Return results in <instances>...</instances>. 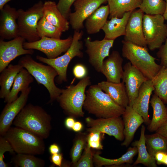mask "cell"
Masks as SVG:
<instances>
[{
    "mask_svg": "<svg viewBox=\"0 0 167 167\" xmlns=\"http://www.w3.org/2000/svg\"><path fill=\"white\" fill-rule=\"evenodd\" d=\"M51 120L50 115L42 107L30 103L22 109L12 124L46 139L52 129Z\"/></svg>",
    "mask_w": 167,
    "mask_h": 167,
    "instance_id": "1",
    "label": "cell"
},
{
    "mask_svg": "<svg viewBox=\"0 0 167 167\" xmlns=\"http://www.w3.org/2000/svg\"><path fill=\"white\" fill-rule=\"evenodd\" d=\"M86 94L83 108L99 118L120 116L125 111V108L115 103L97 84L90 86Z\"/></svg>",
    "mask_w": 167,
    "mask_h": 167,
    "instance_id": "2",
    "label": "cell"
},
{
    "mask_svg": "<svg viewBox=\"0 0 167 167\" xmlns=\"http://www.w3.org/2000/svg\"><path fill=\"white\" fill-rule=\"evenodd\" d=\"M18 63L28 71L38 84H42L47 89L50 96L49 103L57 100L62 89L58 87L55 84L54 79L58 73L54 67L36 61L29 54L22 57Z\"/></svg>",
    "mask_w": 167,
    "mask_h": 167,
    "instance_id": "3",
    "label": "cell"
},
{
    "mask_svg": "<svg viewBox=\"0 0 167 167\" xmlns=\"http://www.w3.org/2000/svg\"><path fill=\"white\" fill-rule=\"evenodd\" d=\"M3 136L10 143L16 153L36 155L45 152L44 139L27 130L11 127Z\"/></svg>",
    "mask_w": 167,
    "mask_h": 167,
    "instance_id": "4",
    "label": "cell"
},
{
    "mask_svg": "<svg viewBox=\"0 0 167 167\" xmlns=\"http://www.w3.org/2000/svg\"><path fill=\"white\" fill-rule=\"evenodd\" d=\"M91 84L90 77L87 76L75 85L71 84L62 89L57 100L61 108L70 116L83 117V110L86 99V89Z\"/></svg>",
    "mask_w": 167,
    "mask_h": 167,
    "instance_id": "5",
    "label": "cell"
},
{
    "mask_svg": "<svg viewBox=\"0 0 167 167\" xmlns=\"http://www.w3.org/2000/svg\"><path fill=\"white\" fill-rule=\"evenodd\" d=\"M122 54L148 79H152L161 66L156 63V59L151 55L147 47L138 46L122 40Z\"/></svg>",
    "mask_w": 167,
    "mask_h": 167,
    "instance_id": "6",
    "label": "cell"
},
{
    "mask_svg": "<svg viewBox=\"0 0 167 167\" xmlns=\"http://www.w3.org/2000/svg\"><path fill=\"white\" fill-rule=\"evenodd\" d=\"M84 34L82 31L75 30L71 44L63 55L54 59H50L37 55L36 58L38 61L50 65L57 71L58 75L56 79L58 84H61L67 81V71L68 65L71 60L75 57L82 58L84 54L82 50L83 43L81 41Z\"/></svg>",
    "mask_w": 167,
    "mask_h": 167,
    "instance_id": "7",
    "label": "cell"
},
{
    "mask_svg": "<svg viewBox=\"0 0 167 167\" xmlns=\"http://www.w3.org/2000/svg\"><path fill=\"white\" fill-rule=\"evenodd\" d=\"M43 5L44 3L40 1L26 11L22 9L17 10L19 36L27 42H34L40 39L37 33V26L43 16Z\"/></svg>",
    "mask_w": 167,
    "mask_h": 167,
    "instance_id": "8",
    "label": "cell"
},
{
    "mask_svg": "<svg viewBox=\"0 0 167 167\" xmlns=\"http://www.w3.org/2000/svg\"><path fill=\"white\" fill-rule=\"evenodd\" d=\"M165 20L162 15H144V35L147 45L151 51L159 49L167 38V24Z\"/></svg>",
    "mask_w": 167,
    "mask_h": 167,
    "instance_id": "9",
    "label": "cell"
},
{
    "mask_svg": "<svg viewBox=\"0 0 167 167\" xmlns=\"http://www.w3.org/2000/svg\"><path fill=\"white\" fill-rule=\"evenodd\" d=\"M73 36L62 39L43 37L37 41L25 42L23 47L26 49H36L44 53L48 59L56 58L66 52L70 47Z\"/></svg>",
    "mask_w": 167,
    "mask_h": 167,
    "instance_id": "10",
    "label": "cell"
},
{
    "mask_svg": "<svg viewBox=\"0 0 167 167\" xmlns=\"http://www.w3.org/2000/svg\"><path fill=\"white\" fill-rule=\"evenodd\" d=\"M85 122L88 127L87 131L89 132L99 131L113 136L120 141L124 139V122L120 116L96 119L88 117L85 118Z\"/></svg>",
    "mask_w": 167,
    "mask_h": 167,
    "instance_id": "11",
    "label": "cell"
},
{
    "mask_svg": "<svg viewBox=\"0 0 167 167\" xmlns=\"http://www.w3.org/2000/svg\"><path fill=\"white\" fill-rule=\"evenodd\" d=\"M114 42V40L104 39L92 41L89 37L84 39L89 62L97 72H101L103 61L109 56V51Z\"/></svg>",
    "mask_w": 167,
    "mask_h": 167,
    "instance_id": "12",
    "label": "cell"
},
{
    "mask_svg": "<svg viewBox=\"0 0 167 167\" xmlns=\"http://www.w3.org/2000/svg\"><path fill=\"white\" fill-rule=\"evenodd\" d=\"M25 41L20 36L8 41L0 39V72L18 57L33 54V49L24 48L23 44Z\"/></svg>",
    "mask_w": 167,
    "mask_h": 167,
    "instance_id": "13",
    "label": "cell"
},
{
    "mask_svg": "<svg viewBox=\"0 0 167 167\" xmlns=\"http://www.w3.org/2000/svg\"><path fill=\"white\" fill-rule=\"evenodd\" d=\"M107 0H77L74 3V11L69 16L70 24L74 30L84 27V22Z\"/></svg>",
    "mask_w": 167,
    "mask_h": 167,
    "instance_id": "14",
    "label": "cell"
},
{
    "mask_svg": "<svg viewBox=\"0 0 167 167\" xmlns=\"http://www.w3.org/2000/svg\"><path fill=\"white\" fill-rule=\"evenodd\" d=\"M31 90L30 86L22 91L15 100L6 103L0 116V136H3L11 127L16 116L25 106Z\"/></svg>",
    "mask_w": 167,
    "mask_h": 167,
    "instance_id": "15",
    "label": "cell"
},
{
    "mask_svg": "<svg viewBox=\"0 0 167 167\" xmlns=\"http://www.w3.org/2000/svg\"><path fill=\"white\" fill-rule=\"evenodd\" d=\"M123 69L124 72L122 82L125 84L128 95L129 105L132 106L137 96L140 87L148 79L132 65L130 62L125 64Z\"/></svg>",
    "mask_w": 167,
    "mask_h": 167,
    "instance_id": "16",
    "label": "cell"
},
{
    "mask_svg": "<svg viewBox=\"0 0 167 167\" xmlns=\"http://www.w3.org/2000/svg\"><path fill=\"white\" fill-rule=\"evenodd\" d=\"M144 15V13L139 8L131 12L126 25L124 40L147 47L143 28Z\"/></svg>",
    "mask_w": 167,
    "mask_h": 167,
    "instance_id": "17",
    "label": "cell"
},
{
    "mask_svg": "<svg viewBox=\"0 0 167 167\" xmlns=\"http://www.w3.org/2000/svg\"><path fill=\"white\" fill-rule=\"evenodd\" d=\"M18 17L17 10L8 4H6L0 10V39L10 40L19 36Z\"/></svg>",
    "mask_w": 167,
    "mask_h": 167,
    "instance_id": "18",
    "label": "cell"
},
{
    "mask_svg": "<svg viewBox=\"0 0 167 167\" xmlns=\"http://www.w3.org/2000/svg\"><path fill=\"white\" fill-rule=\"evenodd\" d=\"M123 60L119 53L113 50L102 63L101 73L106 77L107 81L120 83L124 72L122 64Z\"/></svg>",
    "mask_w": 167,
    "mask_h": 167,
    "instance_id": "19",
    "label": "cell"
},
{
    "mask_svg": "<svg viewBox=\"0 0 167 167\" xmlns=\"http://www.w3.org/2000/svg\"><path fill=\"white\" fill-rule=\"evenodd\" d=\"M154 88L151 79L145 81L140 87L138 95L132 106L133 108L143 117L144 122L148 125L151 122L148 113L150 96Z\"/></svg>",
    "mask_w": 167,
    "mask_h": 167,
    "instance_id": "20",
    "label": "cell"
},
{
    "mask_svg": "<svg viewBox=\"0 0 167 167\" xmlns=\"http://www.w3.org/2000/svg\"><path fill=\"white\" fill-rule=\"evenodd\" d=\"M122 116L124 125V139L121 145L127 147L132 141L137 129L144 122V120L142 117L129 105L125 108Z\"/></svg>",
    "mask_w": 167,
    "mask_h": 167,
    "instance_id": "21",
    "label": "cell"
},
{
    "mask_svg": "<svg viewBox=\"0 0 167 167\" xmlns=\"http://www.w3.org/2000/svg\"><path fill=\"white\" fill-rule=\"evenodd\" d=\"M117 104L126 108L129 105L128 95L124 83H114L102 81L97 84Z\"/></svg>",
    "mask_w": 167,
    "mask_h": 167,
    "instance_id": "22",
    "label": "cell"
},
{
    "mask_svg": "<svg viewBox=\"0 0 167 167\" xmlns=\"http://www.w3.org/2000/svg\"><path fill=\"white\" fill-rule=\"evenodd\" d=\"M131 12L125 13L121 18L114 17L107 20L102 29L105 34L104 39L114 40L118 37L124 36L127 23Z\"/></svg>",
    "mask_w": 167,
    "mask_h": 167,
    "instance_id": "23",
    "label": "cell"
},
{
    "mask_svg": "<svg viewBox=\"0 0 167 167\" xmlns=\"http://www.w3.org/2000/svg\"><path fill=\"white\" fill-rule=\"evenodd\" d=\"M43 16L49 22L62 32L69 30V22L59 11L54 2L48 0L44 3Z\"/></svg>",
    "mask_w": 167,
    "mask_h": 167,
    "instance_id": "24",
    "label": "cell"
},
{
    "mask_svg": "<svg viewBox=\"0 0 167 167\" xmlns=\"http://www.w3.org/2000/svg\"><path fill=\"white\" fill-rule=\"evenodd\" d=\"M153 111L152 117L147 129L150 132L156 131L167 121V106L156 94L152 96L150 101Z\"/></svg>",
    "mask_w": 167,
    "mask_h": 167,
    "instance_id": "25",
    "label": "cell"
},
{
    "mask_svg": "<svg viewBox=\"0 0 167 167\" xmlns=\"http://www.w3.org/2000/svg\"><path fill=\"white\" fill-rule=\"evenodd\" d=\"M109 15L108 5L99 7L85 20V26L89 34L98 32L103 27Z\"/></svg>",
    "mask_w": 167,
    "mask_h": 167,
    "instance_id": "26",
    "label": "cell"
},
{
    "mask_svg": "<svg viewBox=\"0 0 167 167\" xmlns=\"http://www.w3.org/2000/svg\"><path fill=\"white\" fill-rule=\"evenodd\" d=\"M33 81V77L26 69L22 68L16 75L9 94L4 98V102L10 103L15 100L18 97L19 92L28 88Z\"/></svg>",
    "mask_w": 167,
    "mask_h": 167,
    "instance_id": "27",
    "label": "cell"
},
{
    "mask_svg": "<svg viewBox=\"0 0 167 167\" xmlns=\"http://www.w3.org/2000/svg\"><path fill=\"white\" fill-rule=\"evenodd\" d=\"M145 126L142 125L139 139L135 141L132 144L133 147L137 148L138 153L137 158L133 165L141 164L147 167H157V166L154 157L149 153L145 143Z\"/></svg>",
    "mask_w": 167,
    "mask_h": 167,
    "instance_id": "28",
    "label": "cell"
},
{
    "mask_svg": "<svg viewBox=\"0 0 167 167\" xmlns=\"http://www.w3.org/2000/svg\"><path fill=\"white\" fill-rule=\"evenodd\" d=\"M23 68L19 64H9L0 75V98L4 99L9 94L17 74Z\"/></svg>",
    "mask_w": 167,
    "mask_h": 167,
    "instance_id": "29",
    "label": "cell"
},
{
    "mask_svg": "<svg viewBox=\"0 0 167 167\" xmlns=\"http://www.w3.org/2000/svg\"><path fill=\"white\" fill-rule=\"evenodd\" d=\"M142 0H107L109 8V18L122 17L126 12L139 8Z\"/></svg>",
    "mask_w": 167,
    "mask_h": 167,
    "instance_id": "30",
    "label": "cell"
},
{
    "mask_svg": "<svg viewBox=\"0 0 167 167\" xmlns=\"http://www.w3.org/2000/svg\"><path fill=\"white\" fill-rule=\"evenodd\" d=\"M138 153L137 148L135 147H130L127 152L121 157L115 159H109L100 156L96 153L93 155V161L99 167L102 166L118 165L124 163L131 164L134 157Z\"/></svg>",
    "mask_w": 167,
    "mask_h": 167,
    "instance_id": "31",
    "label": "cell"
},
{
    "mask_svg": "<svg viewBox=\"0 0 167 167\" xmlns=\"http://www.w3.org/2000/svg\"><path fill=\"white\" fill-rule=\"evenodd\" d=\"M154 88V93L167 104V67H162L151 79Z\"/></svg>",
    "mask_w": 167,
    "mask_h": 167,
    "instance_id": "32",
    "label": "cell"
},
{
    "mask_svg": "<svg viewBox=\"0 0 167 167\" xmlns=\"http://www.w3.org/2000/svg\"><path fill=\"white\" fill-rule=\"evenodd\" d=\"M145 143L149 153L154 157L159 152L167 153V138L156 133L151 135H145Z\"/></svg>",
    "mask_w": 167,
    "mask_h": 167,
    "instance_id": "33",
    "label": "cell"
},
{
    "mask_svg": "<svg viewBox=\"0 0 167 167\" xmlns=\"http://www.w3.org/2000/svg\"><path fill=\"white\" fill-rule=\"evenodd\" d=\"M34 155L23 153H16L11 159L15 167H43L45 165L44 160L38 158Z\"/></svg>",
    "mask_w": 167,
    "mask_h": 167,
    "instance_id": "34",
    "label": "cell"
},
{
    "mask_svg": "<svg viewBox=\"0 0 167 167\" xmlns=\"http://www.w3.org/2000/svg\"><path fill=\"white\" fill-rule=\"evenodd\" d=\"M37 31L40 38L46 37L60 39L62 33L59 28L49 22L44 16L38 21Z\"/></svg>",
    "mask_w": 167,
    "mask_h": 167,
    "instance_id": "35",
    "label": "cell"
},
{
    "mask_svg": "<svg viewBox=\"0 0 167 167\" xmlns=\"http://www.w3.org/2000/svg\"><path fill=\"white\" fill-rule=\"evenodd\" d=\"M165 7L164 0H142L139 8L145 14L163 15Z\"/></svg>",
    "mask_w": 167,
    "mask_h": 167,
    "instance_id": "36",
    "label": "cell"
},
{
    "mask_svg": "<svg viewBox=\"0 0 167 167\" xmlns=\"http://www.w3.org/2000/svg\"><path fill=\"white\" fill-rule=\"evenodd\" d=\"M87 135L84 133H80L74 142L71 152L72 165L78 161L81 156L82 151L86 145Z\"/></svg>",
    "mask_w": 167,
    "mask_h": 167,
    "instance_id": "37",
    "label": "cell"
},
{
    "mask_svg": "<svg viewBox=\"0 0 167 167\" xmlns=\"http://www.w3.org/2000/svg\"><path fill=\"white\" fill-rule=\"evenodd\" d=\"M93 155L91 148L86 144L83 153L78 161L72 166L76 167H93Z\"/></svg>",
    "mask_w": 167,
    "mask_h": 167,
    "instance_id": "38",
    "label": "cell"
},
{
    "mask_svg": "<svg viewBox=\"0 0 167 167\" xmlns=\"http://www.w3.org/2000/svg\"><path fill=\"white\" fill-rule=\"evenodd\" d=\"M102 134L103 133L97 131L89 132L87 135L86 144L91 148L103 149V145L101 143Z\"/></svg>",
    "mask_w": 167,
    "mask_h": 167,
    "instance_id": "39",
    "label": "cell"
},
{
    "mask_svg": "<svg viewBox=\"0 0 167 167\" xmlns=\"http://www.w3.org/2000/svg\"><path fill=\"white\" fill-rule=\"evenodd\" d=\"M8 152L12 154L15 153V151L9 141L3 136H0V167H7L8 165L4 161V155L6 152Z\"/></svg>",
    "mask_w": 167,
    "mask_h": 167,
    "instance_id": "40",
    "label": "cell"
},
{
    "mask_svg": "<svg viewBox=\"0 0 167 167\" xmlns=\"http://www.w3.org/2000/svg\"><path fill=\"white\" fill-rule=\"evenodd\" d=\"M77 0H59L57 4L58 9L67 19L71 12V7Z\"/></svg>",
    "mask_w": 167,
    "mask_h": 167,
    "instance_id": "41",
    "label": "cell"
},
{
    "mask_svg": "<svg viewBox=\"0 0 167 167\" xmlns=\"http://www.w3.org/2000/svg\"><path fill=\"white\" fill-rule=\"evenodd\" d=\"M159 50L156 53L158 58L161 59L160 65L162 67H167V38L166 39L164 44L159 49Z\"/></svg>",
    "mask_w": 167,
    "mask_h": 167,
    "instance_id": "42",
    "label": "cell"
},
{
    "mask_svg": "<svg viewBox=\"0 0 167 167\" xmlns=\"http://www.w3.org/2000/svg\"><path fill=\"white\" fill-rule=\"evenodd\" d=\"M73 73L75 78L81 79L87 76L88 70L84 65L78 63L74 67Z\"/></svg>",
    "mask_w": 167,
    "mask_h": 167,
    "instance_id": "43",
    "label": "cell"
},
{
    "mask_svg": "<svg viewBox=\"0 0 167 167\" xmlns=\"http://www.w3.org/2000/svg\"><path fill=\"white\" fill-rule=\"evenodd\" d=\"M154 158L157 164H164L167 166V153L159 152L156 153Z\"/></svg>",
    "mask_w": 167,
    "mask_h": 167,
    "instance_id": "44",
    "label": "cell"
},
{
    "mask_svg": "<svg viewBox=\"0 0 167 167\" xmlns=\"http://www.w3.org/2000/svg\"><path fill=\"white\" fill-rule=\"evenodd\" d=\"M50 162L55 165L62 167L63 162V155L60 153L52 154L50 157Z\"/></svg>",
    "mask_w": 167,
    "mask_h": 167,
    "instance_id": "45",
    "label": "cell"
},
{
    "mask_svg": "<svg viewBox=\"0 0 167 167\" xmlns=\"http://www.w3.org/2000/svg\"><path fill=\"white\" fill-rule=\"evenodd\" d=\"M156 132L167 138V121L162 124Z\"/></svg>",
    "mask_w": 167,
    "mask_h": 167,
    "instance_id": "46",
    "label": "cell"
},
{
    "mask_svg": "<svg viewBox=\"0 0 167 167\" xmlns=\"http://www.w3.org/2000/svg\"><path fill=\"white\" fill-rule=\"evenodd\" d=\"M75 122L73 117L70 116L67 118L65 120L64 124L66 127L69 129H72Z\"/></svg>",
    "mask_w": 167,
    "mask_h": 167,
    "instance_id": "47",
    "label": "cell"
},
{
    "mask_svg": "<svg viewBox=\"0 0 167 167\" xmlns=\"http://www.w3.org/2000/svg\"><path fill=\"white\" fill-rule=\"evenodd\" d=\"M49 151L51 155L60 152V149L59 146L56 143L51 144L49 148Z\"/></svg>",
    "mask_w": 167,
    "mask_h": 167,
    "instance_id": "48",
    "label": "cell"
},
{
    "mask_svg": "<svg viewBox=\"0 0 167 167\" xmlns=\"http://www.w3.org/2000/svg\"><path fill=\"white\" fill-rule=\"evenodd\" d=\"M83 128V125L80 122L76 121L75 122L72 129L76 132L80 131Z\"/></svg>",
    "mask_w": 167,
    "mask_h": 167,
    "instance_id": "49",
    "label": "cell"
},
{
    "mask_svg": "<svg viewBox=\"0 0 167 167\" xmlns=\"http://www.w3.org/2000/svg\"><path fill=\"white\" fill-rule=\"evenodd\" d=\"M11 0H0V10H2L7 3Z\"/></svg>",
    "mask_w": 167,
    "mask_h": 167,
    "instance_id": "50",
    "label": "cell"
},
{
    "mask_svg": "<svg viewBox=\"0 0 167 167\" xmlns=\"http://www.w3.org/2000/svg\"><path fill=\"white\" fill-rule=\"evenodd\" d=\"M166 2V7L165 11L163 14L165 20H167V0H164Z\"/></svg>",
    "mask_w": 167,
    "mask_h": 167,
    "instance_id": "51",
    "label": "cell"
}]
</instances>
